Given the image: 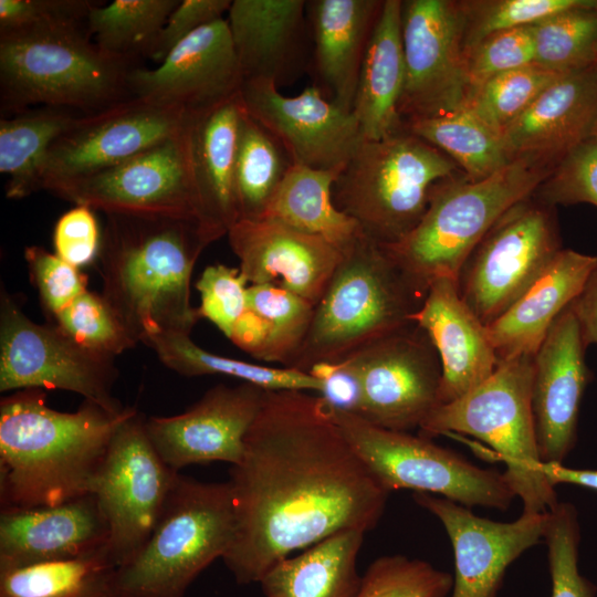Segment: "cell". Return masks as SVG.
Listing matches in <instances>:
<instances>
[{"label": "cell", "mask_w": 597, "mask_h": 597, "mask_svg": "<svg viewBox=\"0 0 597 597\" xmlns=\"http://www.w3.org/2000/svg\"><path fill=\"white\" fill-rule=\"evenodd\" d=\"M228 482L234 533L222 561L240 585L337 532L373 530L390 493L304 390H268Z\"/></svg>", "instance_id": "obj_1"}, {"label": "cell", "mask_w": 597, "mask_h": 597, "mask_svg": "<svg viewBox=\"0 0 597 597\" xmlns=\"http://www.w3.org/2000/svg\"><path fill=\"white\" fill-rule=\"evenodd\" d=\"M210 243L195 219L106 213L97 255L102 296L137 344L160 334L190 335L200 320L191 275Z\"/></svg>", "instance_id": "obj_2"}, {"label": "cell", "mask_w": 597, "mask_h": 597, "mask_svg": "<svg viewBox=\"0 0 597 597\" xmlns=\"http://www.w3.org/2000/svg\"><path fill=\"white\" fill-rule=\"evenodd\" d=\"M85 400L76 411L46 405L42 389L0 401V506H52L90 494V483L118 427L134 412Z\"/></svg>", "instance_id": "obj_3"}, {"label": "cell", "mask_w": 597, "mask_h": 597, "mask_svg": "<svg viewBox=\"0 0 597 597\" xmlns=\"http://www.w3.org/2000/svg\"><path fill=\"white\" fill-rule=\"evenodd\" d=\"M129 64L101 50L86 25L1 33V113L42 106L102 111L132 97Z\"/></svg>", "instance_id": "obj_4"}, {"label": "cell", "mask_w": 597, "mask_h": 597, "mask_svg": "<svg viewBox=\"0 0 597 597\" xmlns=\"http://www.w3.org/2000/svg\"><path fill=\"white\" fill-rule=\"evenodd\" d=\"M426 294L381 244L362 234L343 252L287 368L308 373L411 324Z\"/></svg>", "instance_id": "obj_5"}, {"label": "cell", "mask_w": 597, "mask_h": 597, "mask_svg": "<svg viewBox=\"0 0 597 597\" xmlns=\"http://www.w3.org/2000/svg\"><path fill=\"white\" fill-rule=\"evenodd\" d=\"M555 166L517 158L493 175L439 182L418 224L400 241L383 245L425 292L439 277L455 281L467 258L496 220L533 196Z\"/></svg>", "instance_id": "obj_6"}, {"label": "cell", "mask_w": 597, "mask_h": 597, "mask_svg": "<svg viewBox=\"0 0 597 597\" xmlns=\"http://www.w3.org/2000/svg\"><path fill=\"white\" fill-rule=\"evenodd\" d=\"M233 533L229 482L179 473L148 540L112 572L108 597H184L201 572L224 556Z\"/></svg>", "instance_id": "obj_7"}, {"label": "cell", "mask_w": 597, "mask_h": 597, "mask_svg": "<svg viewBox=\"0 0 597 597\" xmlns=\"http://www.w3.org/2000/svg\"><path fill=\"white\" fill-rule=\"evenodd\" d=\"M465 177L447 155L402 129L362 140L333 187L335 206L373 241H400L425 214L433 188Z\"/></svg>", "instance_id": "obj_8"}, {"label": "cell", "mask_w": 597, "mask_h": 597, "mask_svg": "<svg viewBox=\"0 0 597 597\" xmlns=\"http://www.w3.org/2000/svg\"><path fill=\"white\" fill-rule=\"evenodd\" d=\"M534 356L500 362L494 373L464 396L436 407L419 434L472 436L489 444L506 469L503 472L524 513H546L558 501L545 479L532 411Z\"/></svg>", "instance_id": "obj_9"}, {"label": "cell", "mask_w": 597, "mask_h": 597, "mask_svg": "<svg viewBox=\"0 0 597 597\" xmlns=\"http://www.w3.org/2000/svg\"><path fill=\"white\" fill-rule=\"evenodd\" d=\"M345 438L388 492L413 490L467 507L506 510L516 498L504 473L483 469L423 436L375 426L360 416L329 408Z\"/></svg>", "instance_id": "obj_10"}, {"label": "cell", "mask_w": 597, "mask_h": 597, "mask_svg": "<svg viewBox=\"0 0 597 597\" xmlns=\"http://www.w3.org/2000/svg\"><path fill=\"white\" fill-rule=\"evenodd\" d=\"M562 249L555 207L531 196L505 211L467 258L455 279L459 295L488 326Z\"/></svg>", "instance_id": "obj_11"}, {"label": "cell", "mask_w": 597, "mask_h": 597, "mask_svg": "<svg viewBox=\"0 0 597 597\" xmlns=\"http://www.w3.org/2000/svg\"><path fill=\"white\" fill-rule=\"evenodd\" d=\"M114 359L81 346L53 323L34 322L1 287V392L65 390L119 412L125 407L112 392L118 377Z\"/></svg>", "instance_id": "obj_12"}, {"label": "cell", "mask_w": 597, "mask_h": 597, "mask_svg": "<svg viewBox=\"0 0 597 597\" xmlns=\"http://www.w3.org/2000/svg\"><path fill=\"white\" fill-rule=\"evenodd\" d=\"M179 473L160 458L137 410L118 427L90 483L108 524L106 551L115 568L148 540Z\"/></svg>", "instance_id": "obj_13"}, {"label": "cell", "mask_w": 597, "mask_h": 597, "mask_svg": "<svg viewBox=\"0 0 597 597\" xmlns=\"http://www.w3.org/2000/svg\"><path fill=\"white\" fill-rule=\"evenodd\" d=\"M405 86L399 113L405 122L464 105V21L459 0L401 2Z\"/></svg>", "instance_id": "obj_14"}, {"label": "cell", "mask_w": 597, "mask_h": 597, "mask_svg": "<svg viewBox=\"0 0 597 597\" xmlns=\"http://www.w3.org/2000/svg\"><path fill=\"white\" fill-rule=\"evenodd\" d=\"M186 111L129 97L92 114H82L51 146L41 174V190L113 167L177 135Z\"/></svg>", "instance_id": "obj_15"}, {"label": "cell", "mask_w": 597, "mask_h": 597, "mask_svg": "<svg viewBox=\"0 0 597 597\" xmlns=\"http://www.w3.org/2000/svg\"><path fill=\"white\" fill-rule=\"evenodd\" d=\"M363 388L360 417L396 431L418 428L439 406L441 363L428 335L415 323L348 355Z\"/></svg>", "instance_id": "obj_16"}, {"label": "cell", "mask_w": 597, "mask_h": 597, "mask_svg": "<svg viewBox=\"0 0 597 597\" xmlns=\"http://www.w3.org/2000/svg\"><path fill=\"white\" fill-rule=\"evenodd\" d=\"M52 193L105 214H166L200 223L186 123L174 137L113 167L62 185Z\"/></svg>", "instance_id": "obj_17"}, {"label": "cell", "mask_w": 597, "mask_h": 597, "mask_svg": "<svg viewBox=\"0 0 597 597\" xmlns=\"http://www.w3.org/2000/svg\"><path fill=\"white\" fill-rule=\"evenodd\" d=\"M240 96L247 114L279 139L293 164L344 168L362 142L353 112L329 101L315 84L285 96L272 81L245 80Z\"/></svg>", "instance_id": "obj_18"}, {"label": "cell", "mask_w": 597, "mask_h": 597, "mask_svg": "<svg viewBox=\"0 0 597 597\" xmlns=\"http://www.w3.org/2000/svg\"><path fill=\"white\" fill-rule=\"evenodd\" d=\"M266 392L248 383L219 384L179 415L145 418V429L160 458L177 472L217 461L234 465Z\"/></svg>", "instance_id": "obj_19"}, {"label": "cell", "mask_w": 597, "mask_h": 597, "mask_svg": "<svg viewBox=\"0 0 597 597\" xmlns=\"http://www.w3.org/2000/svg\"><path fill=\"white\" fill-rule=\"evenodd\" d=\"M412 499L442 523L452 544L450 597H498L510 564L544 536L547 512H523L515 521L496 522L442 496L415 492Z\"/></svg>", "instance_id": "obj_20"}, {"label": "cell", "mask_w": 597, "mask_h": 597, "mask_svg": "<svg viewBox=\"0 0 597 597\" xmlns=\"http://www.w3.org/2000/svg\"><path fill=\"white\" fill-rule=\"evenodd\" d=\"M243 81L223 18L184 39L155 69L132 67L127 85L133 97L196 112L234 96Z\"/></svg>", "instance_id": "obj_21"}, {"label": "cell", "mask_w": 597, "mask_h": 597, "mask_svg": "<svg viewBox=\"0 0 597 597\" xmlns=\"http://www.w3.org/2000/svg\"><path fill=\"white\" fill-rule=\"evenodd\" d=\"M578 320L569 305L534 355L532 411L540 459L564 463L577 442L578 415L590 371Z\"/></svg>", "instance_id": "obj_22"}, {"label": "cell", "mask_w": 597, "mask_h": 597, "mask_svg": "<svg viewBox=\"0 0 597 597\" xmlns=\"http://www.w3.org/2000/svg\"><path fill=\"white\" fill-rule=\"evenodd\" d=\"M227 235L249 285L274 284L314 306L343 256L325 239L265 218L241 219Z\"/></svg>", "instance_id": "obj_23"}, {"label": "cell", "mask_w": 597, "mask_h": 597, "mask_svg": "<svg viewBox=\"0 0 597 597\" xmlns=\"http://www.w3.org/2000/svg\"><path fill=\"white\" fill-rule=\"evenodd\" d=\"M108 536L91 493L52 506L1 509L0 567L82 557L106 549Z\"/></svg>", "instance_id": "obj_24"}, {"label": "cell", "mask_w": 597, "mask_h": 597, "mask_svg": "<svg viewBox=\"0 0 597 597\" xmlns=\"http://www.w3.org/2000/svg\"><path fill=\"white\" fill-rule=\"evenodd\" d=\"M597 66L559 75L501 133L511 160L531 158L554 166L594 135Z\"/></svg>", "instance_id": "obj_25"}, {"label": "cell", "mask_w": 597, "mask_h": 597, "mask_svg": "<svg viewBox=\"0 0 597 597\" xmlns=\"http://www.w3.org/2000/svg\"><path fill=\"white\" fill-rule=\"evenodd\" d=\"M434 346L441 363L439 405L451 402L485 381L499 359L486 326L460 297L455 281L433 280L410 316Z\"/></svg>", "instance_id": "obj_26"}, {"label": "cell", "mask_w": 597, "mask_h": 597, "mask_svg": "<svg viewBox=\"0 0 597 597\" xmlns=\"http://www.w3.org/2000/svg\"><path fill=\"white\" fill-rule=\"evenodd\" d=\"M243 114L240 92L187 114L186 138L200 226L211 243L227 235L239 221L234 172Z\"/></svg>", "instance_id": "obj_27"}, {"label": "cell", "mask_w": 597, "mask_h": 597, "mask_svg": "<svg viewBox=\"0 0 597 597\" xmlns=\"http://www.w3.org/2000/svg\"><path fill=\"white\" fill-rule=\"evenodd\" d=\"M304 0H233L228 24L245 80L291 83L304 65Z\"/></svg>", "instance_id": "obj_28"}, {"label": "cell", "mask_w": 597, "mask_h": 597, "mask_svg": "<svg viewBox=\"0 0 597 597\" xmlns=\"http://www.w3.org/2000/svg\"><path fill=\"white\" fill-rule=\"evenodd\" d=\"M596 268L597 256L562 249L524 293L486 326L499 363L516 356H534Z\"/></svg>", "instance_id": "obj_29"}, {"label": "cell", "mask_w": 597, "mask_h": 597, "mask_svg": "<svg viewBox=\"0 0 597 597\" xmlns=\"http://www.w3.org/2000/svg\"><path fill=\"white\" fill-rule=\"evenodd\" d=\"M383 0H312L306 3L316 83L323 94L353 112L365 52Z\"/></svg>", "instance_id": "obj_30"}, {"label": "cell", "mask_w": 597, "mask_h": 597, "mask_svg": "<svg viewBox=\"0 0 597 597\" xmlns=\"http://www.w3.org/2000/svg\"><path fill=\"white\" fill-rule=\"evenodd\" d=\"M402 0H383L362 63L353 106L362 140H378L405 129L399 113L405 86Z\"/></svg>", "instance_id": "obj_31"}, {"label": "cell", "mask_w": 597, "mask_h": 597, "mask_svg": "<svg viewBox=\"0 0 597 597\" xmlns=\"http://www.w3.org/2000/svg\"><path fill=\"white\" fill-rule=\"evenodd\" d=\"M365 532H337L277 562L259 582L264 597H356Z\"/></svg>", "instance_id": "obj_32"}, {"label": "cell", "mask_w": 597, "mask_h": 597, "mask_svg": "<svg viewBox=\"0 0 597 597\" xmlns=\"http://www.w3.org/2000/svg\"><path fill=\"white\" fill-rule=\"evenodd\" d=\"M342 170L292 164L263 218L318 235L343 253L364 233L334 203L333 187Z\"/></svg>", "instance_id": "obj_33"}, {"label": "cell", "mask_w": 597, "mask_h": 597, "mask_svg": "<svg viewBox=\"0 0 597 597\" xmlns=\"http://www.w3.org/2000/svg\"><path fill=\"white\" fill-rule=\"evenodd\" d=\"M82 114L60 107H34L0 119V172L6 196L22 199L41 190V174L53 143Z\"/></svg>", "instance_id": "obj_34"}, {"label": "cell", "mask_w": 597, "mask_h": 597, "mask_svg": "<svg viewBox=\"0 0 597 597\" xmlns=\"http://www.w3.org/2000/svg\"><path fill=\"white\" fill-rule=\"evenodd\" d=\"M169 369L185 377L224 376L266 390H304L318 394L323 384L310 373L269 367L218 355L198 346L189 334H160L145 342Z\"/></svg>", "instance_id": "obj_35"}, {"label": "cell", "mask_w": 597, "mask_h": 597, "mask_svg": "<svg viewBox=\"0 0 597 597\" xmlns=\"http://www.w3.org/2000/svg\"><path fill=\"white\" fill-rule=\"evenodd\" d=\"M405 129L447 155L470 180L484 179L512 161L501 136L464 105L449 113L407 121Z\"/></svg>", "instance_id": "obj_36"}, {"label": "cell", "mask_w": 597, "mask_h": 597, "mask_svg": "<svg viewBox=\"0 0 597 597\" xmlns=\"http://www.w3.org/2000/svg\"><path fill=\"white\" fill-rule=\"evenodd\" d=\"M292 160L266 128L244 114L239 129L234 190L239 220L262 219Z\"/></svg>", "instance_id": "obj_37"}, {"label": "cell", "mask_w": 597, "mask_h": 597, "mask_svg": "<svg viewBox=\"0 0 597 597\" xmlns=\"http://www.w3.org/2000/svg\"><path fill=\"white\" fill-rule=\"evenodd\" d=\"M107 551L82 557L0 567V597H108Z\"/></svg>", "instance_id": "obj_38"}, {"label": "cell", "mask_w": 597, "mask_h": 597, "mask_svg": "<svg viewBox=\"0 0 597 597\" xmlns=\"http://www.w3.org/2000/svg\"><path fill=\"white\" fill-rule=\"evenodd\" d=\"M180 0H115L93 4L86 30L96 45L128 63L147 57L159 32Z\"/></svg>", "instance_id": "obj_39"}, {"label": "cell", "mask_w": 597, "mask_h": 597, "mask_svg": "<svg viewBox=\"0 0 597 597\" xmlns=\"http://www.w3.org/2000/svg\"><path fill=\"white\" fill-rule=\"evenodd\" d=\"M535 64L558 74L597 66V0L534 25Z\"/></svg>", "instance_id": "obj_40"}, {"label": "cell", "mask_w": 597, "mask_h": 597, "mask_svg": "<svg viewBox=\"0 0 597 597\" xmlns=\"http://www.w3.org/2000/svg\"><path fill=\"white\" fill-rule=\"evenodd\" d=\"M248 304L266 325L256 359L289 367L306 338L315 306L274 284L249 285Z\"/></svg>", "instance_id": "obj_41"}, {"label": "cell", "mask_w": 597, "mask_h": 597, "mask_svg": "<svg viewBox=\"0 0 597 597\" xmlns=\"http://www.w3.org/2000/svg\"><path fill=\"white\" fill-rule=\"evenodd\" d=\"M559 75L537 64L509 71L470 90L464 106L501 136Z\"/></svg>", "instance_id": "obj_42"}, {"label": "cell", "mask_w": 597, "mask_h": 597, "mask_svg": "<svg viewBox=\"0 0 597 597\" xmlns=\"http://www.w3.org/2000/svg\"><path fill=\"white\" fill-rule=\"evenodd\" d=\"M453 576L405 555L376 558L362 575L356 597H448Z\"/></svg>", "instance_id": "obj_43"}, {"label": "cell", "mask_w": 597, "mask_h": 597, "mask_svg": "<svg viewBox=\"0 0 597 597\" xmlns=\"http://www.w3.org/2000/svg\"><path fill=\"white\" fill-rule=\"evenodd\" d=\"M51 323L81 346L115 358L137 345L102 294L86 290Z\"/></svg>", "instance_id": "obj_44"}, {"label": "cell", "mask_w": 597, "mask_h": 597, "mask_svg": "<svg viewBox=\"0 0 597 597\" xmlns=\"http://www.w3.org/2000/svg\"><path fill=\"white\" fill-rule=\"evenodd\" d=\"M543 540L547 546L552 597H596V586L578 569L580 526L574 504L557 502L547 512Z\"/></svg>", "instance_id": "obj_45"}, {"label": "cell", "mask_w": 597, "mask_h": 597, "mask_svg": "<svg viewBox=\"0 0 597 597\" xmlns=\"http://www.w3.org/2000/svg\"><path fill=\"white\" fill-rule=\"evenodd\" d=\"M464 21L465 51L484 38L535 25L559 12L590 0H459Z\"/></svg>", "instance_id": "obj_46"}, {"label": "cell", "mask_w": 597, "mask_h": 597, "mask_svg": "<svg viewBox=\"0 0 597 597\" xmlns=\"http://www.w3.org/2000/svg\"><path fill=\"white\" fill-rule=\"evenodd\" d=\"M533 196L552 207L590 203L597 207V135L568 151Z\"/></svg>", "instance_id": "obj_47"}, {"label": "cell", "mask_w": 597, "mask_h": 597, "mask_svg": "<svg viewBox=\"0 0 597 597\" xmlns=\"http://www.w3.org/2000/svg\"><path fill=\"white\" fill-rule=\"evenodd\" d=\"M531 64H535L534 25L493 33L465 51L469 92L496 75Z\"/></svg>", "instance_id": "obj_48"}, {"label": "cell", "mask_w": 597, "mask_h": 597, "mask_svg": "<svg viewBox=\"0 0 597 597\" xmlns=\"http://www.w3.org/2000/svg\"><path fill=\"white\" fill-rule=\"evenodd\" d=\"M249 283L239 269L218 263L207 266L196 283L200 318L211 322L226 337L248 311Z\"/></svg>", "instance_id": "obj_49"}, {"label": "cell", "mask_w": 597, "mask_h": 597, "mask_svg": "<svg viewBox=\"0 0 597 597\" xmlns=\"http://www.w3.org/2000/svg\"><path fill=\"white\" fill-rule=\"evenodd\" d=\"M24 258L41 305L50 320L87 290L86 280L78 269L55 253L30 245L24 250Z\"/></svg>", "instance_id": "obj_50"}, {"label": "cell", "mask_w": 597, "mask_h": 597, "mask_svg": "<svg viewBox=\"0 0 597 597\" xmlns=\"http://www.w3.org/2000/svg\"><path fill=\"white\" fill-rule=\"evenodd\" d=\"M93 4L86 0H0V34L86 25Z\"/></svg>", "instance_id": "obj_51"}, {"label": "cell", "mask_w": 597, "mask_h": 597, "mask_svg": "<svg viewBox=\"0 0 597 597\" xmlns=\"http://www.w3.org/2000/svg\"><path fill=\"white\" fill-rule=\"evenodd\" d=\"M231 0H180L153 44L147 59L160 63L184 39L198 29L223 19Z\"/></svg>", "instance_id": "obj_52"}, {"label": "cell", "mask_w": 597, "mask_h": 597, "mask_svg": "<svg viewBox=\"0 0 597 597\" xmlns=\"http://www.w3.org/2000/svg\"><path fill=\"white\" fill-rule=\"evenodd\" d=\"M93 211L75 206L60 217L54 228L55 254L77 269L98 255L102 233Z\"/></svg>", "instance_id": "obj_53"}, {"label": "cell", "mask_w": 597, "mask_h": 597, "mask_svg": "<svg viewBox=\"0 0 597 597\" xmlns=\"http://www.w3.org/2000/svg\"><path fill=\"white\" fill-rule=\"evenodd\" d=\"M308 373L322 381L323 389L317 395L322 397L328 408L360 415L362 380L350 357L317 363L311 367Z\"/></svg>", "instance_id": "obj_54"}, {"label": "cell", "mask_w": 597, "mask_h": 597, "mask_svg": "<svg viewBox=\"0 0 597 597\" xmlns=\"http://www.w3.org/2000/svg\"><path fill=\"white\" fill-rule=\"evenodd\" d=\"M570 306L578 320L585 345L597 344V268Z\"/></svg>", "instance_id": "obj_55"}, {"label": "cell", "mask_w": 597, "mask_h": 597, "mask_svg": "<svg viewBox=\"0 0 597 597\" xmlns=\"http://www.w3.org/2000/svg\"><path fill=\"white\" fill-rule=\"evenodd\" d=\"M567 482L597 491V470L570 469L566 475Z\"/></svg>", "instance_id": "obj_56"}, {"label": "cell", "mask_w": 597, "mask_h": 597, "mask_svg": "<svg viewBox=\"0 0 597 597\" xmlns=\"http://www.w3.org/2000/svg\"><path fill=\"white\" fill-rule=\"evenodd\" d=\"M594 135H597V122H596V126H595Z\"/></svg>", "instance_id": "obj_57"}]
</instances>
